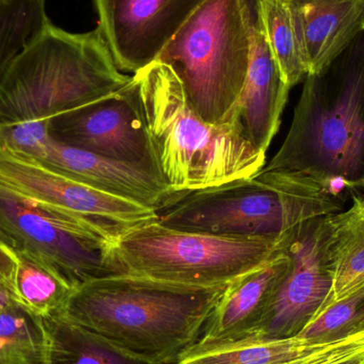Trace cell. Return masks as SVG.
<instances>
[{
    "instance_id": "1",
    "label": "cell",
    "mask_w": 364,
    "mask_h": 364,
    "mask_svg": "<svg viewBox=\"0 0 364 364\" xmlns=\"http://www.w3.org/2000/svg\"><path fill=\"white\" fill-rule=\"evenodd\" d=\"M229 284H173L117 274L76 287L63 316L149 360L176 364L200 339Z\"/></svg>"
},
{
    "instance_id": "2",
    "label": "cell",
    "mask_w": 364,
    "mask_h": 364,
    "mask_svg": "<svg viewBox=\"0 0 364 364\" xmlns=\"http://www.w3.org/2000/svg\"><path fill=\"white\" fill-rule=\"evenodd\" d=\"M261 171L312 179L348 201L363 194L364 31L306 77L288 134Z\"/></svg>"
},
{
    "instance_id": "3",
    "label": "cell",
    "mask_w": 364,
    "mask_h": 364,
    "mask_svg": "<svg viewBox=\"0 0 364 364\" xmlns=\"http://www.w3.org/2000/svg\"><path fill=\"white\" fill-rule=\"evenodd\" d=\"M141 109L164 182L188 193L255 177L267 164L241 128L203 121L166 64L154 62L134 75Z\"/></svg>"
},
{
    "instance_id": "4",
    "label": "cell",
    "mask_w": 364,
    "mask_h": 364,
    "mask_svg": "<svg viewBox=\"0 0 364 364\" xmlns=\"http://www.w3.org/2000/svg\"><path fill=\"white\" fill-rule=\"evenodd\" d=\"M132 77L115 65L98 28L72 33L49 21L0 80V125L82 108L123 89Z\"/></svg>"
},
{
    "instance_id": "5",
    "label": "cell",
    "mask_w": 364,
    "mask_h": 364,
    "mask_svg": "<svg viewBox=\"0 0 364 364\" xmlns=\"http://www.w3.org/2000/svg\"><path fill=\"white\" fill-rule=\"evenodd\" d=\"M348 203L320 182L260 171L188 193L158 212V223L186 232L284 237Z\"/></svg>"
},
{
    "instance_id": "6",
    "label": "cell",
    "mask_w": 364,
    "mask_h": 364,
    "mask_svg": "<svg viewBox=\"0 0 364 364\" xmlns=\"http://www.w3.org/2000/svg\"><path fill=\"white\" fill-rule=\"evenodd\" d=\"M252 14V0H205L158 57L207 123L232 119L250 65Z\"/></svg>"
},
{
    "instance_id": "7",
    "label": "cell",
    "mask_w": 364,
    "mask_h": 364,
    "mask_svg": "<svg viewBox=\"0 0 364 364\" xmlns=\"http://www.w3.org/2000/svg\"><path fill=\"white\" fill-rule=\"evenodd\" d=\"M288 237H240L186 232L147 223L113 242L115 274L173 284L213 287L254 271L286 245Z\"/></svg>"
},
{
    "instance_id": "8",
    "label": "cell",
    "mask_w": 364,
    "mask_h": 364,
    "mask_svg": "<svg viewBox=\"0 0 364 364\" xmlns=\"http://www.w3.org/2000/svg\"><path fill=\"white\" fill-rule=\"evenodd\" d=\"M0 235L14 250L44 261L73 288L117 275L110 259L114 241L97 225L1 188Z\"/></svg>"
},
{
    "instance_id": "9",
    "label": "cell",
    "mask_w": 364,
    "mask_h": 364,
    "mask_svg": "<svg viewBox=\"0 0 364 364\" xmlns=\"http://www.w3.org/2000/svg\"><path fill=\"white\" fill-rule=\"evenodd\" d=\"M49 134L62 144L136 166L164 181L134 76L108 97L51 119Z\"/></svg>"
},
{
    "instance_id": "10",
    "label": "cell",
    "mask_w": 364,
    "mask_h": 364,
    "mask_svg": "<svg viewBox=\"0 0 364 364\" xmlns=\"http://www.w3.org/2000/svg\"><path fill=\"white\" fill-rule=\"evenodd\" d=\"M0 188L85 218L113 241L136 227L158 220L157 211L151 208L107 194L1 149Z\"/></svg>"
},
{
    "instance_id": "11",
    "label": "cell",
    "mask_w": 364,
    "mask_h": 364,
    "mask_svg": "<svg viewBox=\"0 0 364 364\" xmlns=\"http://www.w3.org/2000/svg\"><path fill=\"white\" fill-rule=\"evenodd\" d=\"M326 218L301 225L287 240L288 271L262 323L248 339L294 337L326 301L333 284L326 250Z\"/></svg>"
},
{
    "instance_id": "12",
    "label": "cell",
    "mask_w": 364,
    "mask_h": 364,
    "mask_svg": "<svg viewBox=\"0 0 364 364\" xmlns=\"http://www.w3.org/2000/svg\"><path fill=\"white\" fill-rule=\"evenodd\" d=\"M205 0H95L100 27L122 73L157 61L170 41Z\"/></svg>"
},
{
    "instance_id": "13",
    "label": "cell",
    "mask_w": 364,
    "mask_h": 364,
    "mask_svg": "<svg viewBox=\"0 0 364 364\" xmlns=\"http://www.w3.org/2000/svg\"><path fill=\"white\" fill-rule=\"evenodd\" d=\"M31 161L107 194L151 208L157 213L188 194L173 190L142 168L68 146L53 139L42 154Z\"/></svg>"
},
{
    "instance_id": "14",
    "label": "cell",
    "mask_w": 364,
    "mask_h": 364,
    "mask_svg": "<svg viewBox=\"0 0 364 364\" xmlns=\"http://www.w3.org/2000/svg\"><path fill=\"white\" fill-rule=\"evenodd\" d=\"M290 90L272 55L256 0H252L250 65L232 117L257 151L267 154L279 130Z\"/></svg>"
},
{
    "instance_id": "15",
    "label": "cell",
    "mask_w": 364,
    "mask_h": 364,
    "mask_svg": "<svg viewBox=\"0 0 364 364\" xmlns=\"http://www.w3.org/2000/svg\"><path fill=\"white\" fill-rule=\"evenodd\" d=\"M289 263L284 246L267 262L233 280L208 318L195 346H222L252 337L262 323Z\"/></svg>"
},
{
    "instance_id": "16",
    "label": "cell",
    "mask_w": 364,
    "mask_h": 364,
    "mask_svg": "<svg viewBox=\"0 0 364 364\" xmlns=\"http://www.w3.org/2000/svg\"><path fill=\"white\" fill-rule=\"evenodd\" d=\"M309 75L326 70L364 31V0H287Z\"/></svg>"
},
{
    "instance_id": "17",
    "label": "cell",
    "mask_w": 364,
    "mask_h": 364,
    "mask_svg": "<svg viewBox=\"0 0 364 364\" xmlns=\"http://www.w3.org/2000/svg\"><path fill=\"white\" fill-rule=\"evenodd\" d=\"M326 220L333 284L320 309L364 292V193L353 197L350 207L327 216Z\"/></svg>"
},
{
    "instance_id": "18",
    "label": "cell",
    "mask_w": 364,
    "mask_h": 364,
    "mask_svg": "<svg viewBox=\"0 0 364 364\" xmlns=\"http://www.w3.org/2000/svg\"><path fill=\"white\" fill-rule=\"evenodd\" d=\"M42 321L46 364H164L132 354L63 314Z\"/></svg>"
},
{
    "instance_id": "19",
    "label": "cell",
    "mask_w": 364,
    "mask_h": 364,
    "mask_svg": "<svg viewBox=\"0 0 364 364\" xmlns=\"http://www.w3.org/2000/svg\"><path fill=\"white\" fill-rule=\"evenodd\" d=\"M11 289L17 303L40 318L61 316L73 288L44 261L14 250Z\"/></svg>"
},
{
    "instance_id": "20",
    "label": "cell",
    "mask_w": 364,
    "mask_h": 364,
    "mask_svg": "<svg viewBox=\"0 0 364 364\" xmlns=\"http://www.w3.org/2000/svg\"><path fill=\"white\" fill-rule=\"evenodd\" d=\"M256 6L272 55L292 89L310 70L290 6L287 0H256Z\"/></svg>"
},
{
    "instance_id": "21",
    "label": "cell",
    "mask_w": 364,
    "mask_h": 364,
    "mask_svg": "<svg viewBox=\"0 0 364 364\" xmlns=\"http://www.w3.org/2000/svg\"><path fill=\"white\" fill-rule=\"evenodd\" d=\"M0 364H46L42 318L21 306L0 314Z\"/></svg>"
},
{
    "instance_id": "22",
    "label": "cell",
    "mask_w": 364,
    "mask_h": 364,
    "mask_svg": "<svg viewBox=\"0 0 364 364\" xmlns=\"http://www.w3.org/2000/svg\"><path fill=\"white\" fill-rule=\"evenodd\" d=\"M48 21L45 0H0V80Z\"/></svg>"
},
{
    "instance_id": "23",
    "label": "cell",
    "mask_w": 364,
    "mask_h": 364,
    "mask_svg": "<svg viewBox=\"0 0 364 364\" xmlns=\"http://www.w3.org/2000/svg\"><path fill=\"white\" fill-rule=\"evenodd\" d=\"M295 337L299 355L292 364H343L364 359V307L352 324L336 337L318 342Z\"/></svg>"
},
{
    "instance_id": "24",
    "label": "cell",
    "mask_w": 364,
    "mask_h": 364,
    "mask_svg": "<svg viewBox=\"0 0 364 364\" xmlns=\"http://www.w3.org/2000/svg\"><path fill=\"white\" fill-rule=\"evenodd\" d=\"M364 303V292L318 310L297 337L310 342L325 341L341 333L352 324Z\"/></svg>"
},
{
    "instance_id": "25",
    "label": "cell",
    "mask_w": 364,
    "mask_h": 364,
    "mask_svg": "<svg viewBox=\"0 0 364 364\" xmlns=\"http://www.w3.org/2000/svg\"><path fill=\"white\" fill-rule=\"evenodd\" d=\"M49 122H21L0 125V149L17 157L36 160L50 141Z\"/></svg>"
},
{
    "instance_id": "26",
    "label": "cell",
    "mask_w": 364,
    "mask_h": 364,
    "mask_svg": "<svg viewBox=\"0 0 364 364\" xmlns=\"http://www.w3.org/2000/svg\"><path fill=\"white\" fill-rule=\"evenodd\" d=\"M13 267H14V252L8 242L0 235V282L8 284L10 288Z\"/></svg>"
},
{
    "instance_id": "27",
    "label": "cell",
    "mask_w": 364,
    "mask_h": 364,
    "mask_svg": "<svg viewBox=\"0 0 364 364\" xmlns=\"http://www.w3.org/2000/svg\"><path fill=\"white\" fill-rule=\"evenodd\" d=\"M18 305L10 287L0 282V314Z\"/></svg>"
},
{
    "instance_id": "28",
    "label": "cell",
    "mask_w": 364,
    "mask_h": 364,
    "mask_svg": "<svg viewBox=\"0 0 364 364\" xmlns=\"http://www.w3.org/2000/svg\"><path fill=\"white\" fill-rule=\"evenodd\" d=\"M343 364H364V359H357V360L350 361V363Z\"/></svg>"
}]
</instances>
